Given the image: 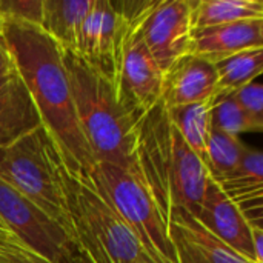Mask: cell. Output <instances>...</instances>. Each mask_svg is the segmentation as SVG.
I'll return each instance as SVG.
<instances>
[{"instance_id": "obj_8", "label": "cell", "mask_w": 263, "mask_h": 263, "mask_svg": "<svg viewBox=\"0 0 263 263\" xmlns=\"http://www.w3.org/2000/svg\"><path fill=\"white\" fill-rule=\"evenodd\" d=\"M0 219L9 233L49 263H63L79 251L77 243L57 222L3 180Z\"/></svg>"}, {"instance_id": "obj_21", "label": "cell", "mask_w": 263, "mask_h": 263, "mask_svg": "<svg viewBox=\"0 0 263 263\" xmlns=\"http://www.w3.org/2000/svg\"><path fill=\"white\" fill-rule=\"evenodd\" d=\"M247 145L240 137L211 128L206 143V171L213 180L231 174L240 163Z\"/></svg>"}, {"instance_id": "obj_20", "label": "cell", "mask_w": 263, "mask_h": 263, "mask_svg": "<svg viewBox=\"0 0 263 263\" xmlns=\"http://www.w3.org/2000/svg\"><path fill=\"white\" fill-rule=\"evenodd\" d=\"M217 88L216 94H227L257 80L263 69V48L240 51L228 59L217 62Z\"/></svg>"}, {"instance_id": "obj_9", "label": "cell", "mask_w": 263, "mask_h": 263, "mask_svg": "<svg viewBox=\"0 0 263 263\" xmlns=\"http://www.w3.org/2000/svg\"><path fill=\"white\" fill-rule=\"evenodd\" d=\"M193 2L194 0L154 2L142 20V39L162 72L177 59L190 54Z\"/></svg>"}, {"instance_id": "obj_2", "label": "cell", "mask_w": 263, "mask_h": 263, "mask_svg": "<svg viewBox=\"0 0 263 263\" xmlns=\"http://www.w3.org/2000/svg\"><path fill=\"white\" fill-rule=\"evenodd\" d=\"M136 159L140 180L166 223L177 211L197 217L210 176L162 102L137 122Z\"/></svg>"}, {"instance_id": "obj_11", "label": "cell", "mask_w": 263, "mask_h": 263, "mask_svg": "<svg viewBox=\"0 0 263 263\" xmlns=\"http://www.w3.org/2000/svg\"><path fill=\"white\" fill-rule=\"evenodd\" d=\"M194 219L208 233L239 253L242 257L257 263L253 248L251 225L211 177L206 180L202 205L197 217Z\"/></svg>"}, {"instance_id": "obj_5", "label": "cell", "mask_w": 263, "mask_h": 263, "mask_svg": "<svg viewBox=\"0 0 263 263\" xmlns=\"http://www.w3.org/2000/svg\"><path fill=\"white\" fill-rule=\"evenodd\" d=\"M66 194L76 243L91 263H133L146 257L131 230L89 179L68 173Z\"/></svg>"}, {"instance_id": "obj_15", "label": "cell", "mask_w": 263, "mask_h": 263, "mask_svg": "<svg viewBox=\"0 0 263 263\" xmlns=\"http://www.w3.org/2000/svg\"><path fill=\"white\" fill-rule=\"evenodd\" d=\"M214 182L240 210L251 227H262L263 154L260 149L248 146L239 166L231 174Z\"/></svg>"}, {"instance_id": "obj_13", "label": "cell", "mask_w": 263, "mask_h": 263, "mask_svg": "<svg viewBox=\"0 0 263 263\" xmlns=\"http://www.w3.org/2000/svg\"><path fill=\"white\" fill-rule=\"evenodd\" d=\"M251 48H263V18L194 29L190 54L216 65L223 59Z\"/></svg>"}, {"instance_id": "obj_27", "label": "cell", "mask_w": 263, "mask_h": 263, "mask_svg": "<svg viewBox=\"0 0 263 263\" xmlns=\"http://www.w3.org/2000/svg\"><path fill=\"white\" fill-rule=\"evenodd\" d=\"M251 236H253V248H254L256 260H257V263H263V253H262L263 228L262 227H251Z\"/></svg>"}, {"instance_id": "obj_7", "label": "cell", "mask_w": 263, "mask_h": 263, "mask_svg": "<svg viewBox=\"0 0 263 263\" xmlns=\"http://www.w3.org/2000/svg\"><path fill=\"white\" fill-rule=\"evenodd\" d=\"M123 15V34L119 54L116 92L125 111L139 122L154 105L160 102L163 72L148 51L140 25L154 5L153 0L114 2Z\"/></svg>"}, {"instance_id": "obj_23", "label": "cell", "mask_w": 263, "mask_h": 263, "mask_svg": "<svg viewBox=\"0 0 263 263\" xmlns=\"http://www.w3.org/2000/svg\"><path fill=\"white\" fill-rule=\"evenodd\" d=\"M43 0H0V18L40 26Z\"/></svg>"}, {"instance_id": "obj_3", "label": "cell", "mask_w": 263, "mask_h": 263, "mask_svg": "<svg viewBox=\"0 0 263 263\" xmlns=\"http://www.w3.org/2000/svg\"><path fill=\"white\" fill-rule=\"evenodd\" d=\"M80 131L96 163H109L140 179L137 122L120 105L116 88L74 51L62 49Z\"/></svg>"}, {"instance_id": "obj_28", "label": "cell", "mask_w": 263, "mask_h": 263, "mask_svg": "<svg viewBox=\"0 0 263 263\" xmlns=\"http://www.w3.org/2000/svg\"><path fill=\"white\" fill-rule=\"evenodd\" d=\"M63 263H91V260H89V259H88V257H86L80 250H79L74 256H71L68 260H65Z\"/></svg>"}, {"instance_id": "obj_1", "label": "cell", "mask_w": 263, "mask_h": 263, "mask_svg": "<svg viewBox=\"0 0 263 263\" xmlns=\"http://www.w3.org/2000/svg\"><path fill=\"white\" fill-rule=\"evenodd\" d=\"M0 29L14 68L29 91L42 125L57 143L68 171L89 179L96 162L79 126L62 48L29 23L0 18Z\"/></svg>"}, {"instance_id": "obj_24", "label": "cell", "mask_w": 263, "mask_h": 263, "mask_svg": "<svg viewBox=\"0 0 263 263\" xmlns=\"http://www.w3.org/2000/svg\"><path fill=\"white\" fill-rule=\"evenodd\" d=\"M234 99L256 126L257 133L263 129V86L259 80H254L240 89L234 91Z\"/></svg>"}, {"instance_id": "obj_22", "label": "cell", "mask_w": 263, "mask_h": 263, "mask_svg": "<svg viewBox=\"0 0 263 263\" xmlns=\"http://www.w3.org/2000/svg\"><path fill=\"white\" fill-rule=\"evenodd\" d=\"M211 128L236 136L245 133H257L256 126L245 116L242 108L234 99V92L214 96V105L211 111Z\"/></svg>"}, {"instance_id": "obj_30", "label": "cell", "mask_w": 263, "mask_h": 263, "mask_svg": "<svg viewBox=\"0 0 263 263\" xmlns=\"http://www.w3.org/2000/svg\"><path fill=\"white\" fill-rule=\"evenodd\" d=\"M133 263H153L148 257H140V259H137L136 262H133Z\"/></svg>"}, {"instance_id": "obj_25", "label": "cell", "mask_w": 263, "mask_h": 263, "mask_svg": "<svg viewBox=\"0 0 263 263\" xmlns=\"http://www.w3.org/2000/svg\"><path fill=\"white\" fill-rule=\"evenodd\" d=\"M0 263H49L23 245L12 233L0 234Z\"/></svg>"}, {"instance_id": "obj_26", "label": "cell", "mask_w": 263, "mask_h": 263, "mask_svg": "<svg viewBox=\"0 0 263 263\" xmlns=\"http://www.w3.org/2000/svg\"><path fill=\"white\" fill-rule=\"evenodd\" d=\"M11 69H14V63H12V59L9 55L6 42H5V39L2 35V29H0V77L5 76L6 72H9Z\"/></svg>"}, {"instance_id": "obj_6", "label": "cell", "mask_w": 263, "mask_h": 263, "mask_svg": "<svg viewBox=\"0 0 263 263\" xmlns=\"http://www.w3.org/2000/svg\"><path fill=\"white\" fill-rule=\"evenodd\" d=\"M89 180L126 223L151 262L179 263L168 223L140 179L114 165L96 163Z\"/></svg>"}, {"instance_id": "obj_29", "label": "cell", "mask_w": 263, "mask_h": 263, "mask_svg": "<svg viewBox=\"0 0 263 263\" xmlns=\"http://www.w3.org/2000/svg\"><path fill=\"white\" fill-rule=\"evenodd\" d=\"M3 233H9V231H8V228L5 227V223H3L2 219H0V234H3Z\"/></svg>"}, {"instance_id": "obj_18", "label": "cell", "mask_w": 263, "mask_h": 263, "mask_svg": "<svg viewBox=\"0 0 263 263\" xmlns=\"http://www.w3.org/2000/svg\"><path fill=\"white\" fill-rule=\"evenodd\" d=\"M214 97L194 102L182 106H176L168 111V116L185 143L200 159L206 168V143L211 131V111Z\"/></svg>"}, {"instance_id": "obj_4", "label": "cell", "mask_w": 263, "mask_h": 263, "mask_svg": "<svg viewBox=\"0 0 263 263\" xmlns=\"http://www.w3.org/2000/svg\"><path fill=\"white\" fill-rule=\"evenodd\" d=\"M68 173L57 143L43 125L0 146V180L35 203L76 242L68 210Z\"/></svg>"}, {"instance_id": "obj_17", "label": "cell", "mask_w": 263, "mask_h": 263, "mask_svg": "<svg viewBox=\"0 0 263 263\" xmlns=\"http://www.w3.org/2000/svg\"><path fill=\"white\" fill-rule=\"evenodd\" d=\"M94 0H43L40 29L62 49H77L82 23L92 8Z\"/></svg>"}, {"instance_id": "obj_10", "label": "cell", "mask_w": 263, "mask_h": 263, "mask_svg": "<svg viewBox=\"0 0 263 263\" xmlns=\"http://www.w3.org/2000/svg\"><path fill=\"white\" fill-rule=\"evenodd\" d=\"M122 34L123 15L114 2L94 0L82 23L76 54L112 85L117 76Z\"/></svg>"}, {"instance_id": "obj_14", "label": "cell", "mask_w": 263, "mask_h": 263, "mask_svg": "<svg viewBox=\"0 0 263 263\" xmlns=\"http://www.w3.org/2000/svg\"><path fill=\"white\" fill-rule=\"evenodd\" d=\"M179 263H253L208 233L193 216L177 211L168 222Z\"/></svg>"}, {"instance_id": "obj_16", "label": "cell", "mask_w": 263, "mask_h": 263, "mask_svg": "<svg viewBox=\"0 0 263 263\" xmlns=\"http://www.w3.org/2000/svg\"><path fill=\"white\" fill-rule=\"evenodd\" d=\"M40 125V114L14 68L0 77V146L17 142Z\"/></svg>"}, {"instance_id": "obj_19", "label": "cell", "mask_w": 263, "mask_h": 263, "mask_svg": "<svg viewBox=\"0 0 263 263\" xmlns=\"http://www.w3.org/2000/svg\"><path fill=\"white\" fill-rule=\"evenodd\" d=\"M250 18H263L260 0H194L191 26L202 29Z\"/></svg>"}, {"instance_id": "obj_12", "label": "cell", "mask_w": 263, "mask_h": 263, "mask_svg": "<svg viewBox=\"0 0 263 263\" xmlns=\"http://www.w3.org/2000/svg\"><path fill=\"white\" fill-rule=\"evenodd\" d=\"M217 88L216 66L193 54L177 59L162 79L160 102L166 109L214 97Z\"/></svg>"}]
</instances>
